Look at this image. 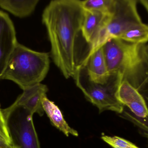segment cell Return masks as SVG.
<instances>
[{
  "instance_id": "17",
  "label": "cell",
  "mask_w": 148,
  "mask_h": 148,
  "mask_svg": "<svg viewBox=\"0 0 148 148\" xmlns=\"http://www.w3.org/2000/svg\"><path fill=\"white\" fill-rule=\"evenodd\" d=\"M101 139L113 148H140L131 142L119 136H103Z\"/></svg>"
},
{
  "instance_id": "3",
  "label": "cell",
  "mask_w": 148,
  "mask_h": 148,
  "mask_svg": "<svg viewBox=\"0 0 148 148\" xmlns=\"http://www.w3.org/2000/svg\"><path fill=\"white\" fill-rule=\"evenodd\" d=\"M49 67V53L32 50L18 43L1 80L12 81L24 90L41 83Z\"/></svg>"
},
{
  "instance_id": "21",
  "label": "cell",
  "mask_w": 148,
  "mask_h": 148,
  "mask_svg": "<svg viewBox=\"0 0 148 148\" xmlns=\"http://www.w3.org/2000/svg\"><path fill=\"white\" fill-rule=\"evenodd\" d=\"M145 51H146V56H147V58L148 60V44L147 45H146V47H145Z\"/></svg>"
},
{
  "instance_id": "18",
  "label": "cell",
  "mask_w": 148,
  "mask_h": 148,
  "mask_svg": "<svg viewBox=\"0 0 148 148\" xmlns=\"http://www.w3.org/2000/svg\"><path fill=\"white\" fill-rule=\"evenodd\" d=\"M0 136L11 145V140L9 134L7 123L3 113L2 109L1 108V106H0Z\"/></svg>"
},
{
  "instance_id": "7",
  "label": "cell",
  "mask_w": 148,
  "mask_h": 148,
  "mask_svg": "<svg viewBox=\"0 0 148 148\" xmlns=\"http://www.w3.org/2000/svg\"><path fill=\"white\" fill-rule=\"evenodd\" d=\"M18 43L12 21L8 14L0 10V80Z\"/></svg>"
},
{
  "instance_id": "16",
  "label": "cell",
  "mask_w": 148,
  "mask_h": 148,
  "mask_svg": "<svg viewBox=\"0 0 148 148\" xmlns=\"http://www.w3.org/2000/svg\"><path fill=\"white\" fill-rule=\"evenodd\" d=\"M116 0H87L82 1L84 9L112 15Z\"/></svg>"
},
{
  "instance_id": "11",
  "label": "cell",
  "mask_w": 148,
  "mask_h": 148,
  "mask_svg": "<svg viewBox=\"0 0 148 148\" xmlns=\"http://www.w3.org/2000/svg\"><path fill=\"white\" fill-rule=\"evenodd\" d=\"M81 63L86 65L87 74L91 81L101 84L108 81L110 74L108 71L102 47L86 56Z\"/></svg>"
},
{
  "instance_id": "12",
  "label": "cell",
  "mask_w": 148,
  "mask_h": 148,
  "mask_svg": "<svg viewBox=\"0 0 148 148\" xmlns=\"http://www.w3.org/2000/svg\"><path fill=\"white\" fill-rule=\"evenodd\" d=\"M42 105L44 112L49 118L53 126L62 132L66 136L70 135L78 136V132L71 128L64 119L60 109L53 102L45 96L42 98Z\"/></svg>"
},
{
  "instance_id": "10",
  "label": "cell",
  "mask_w": 148,
  "mask_h": 148,
  "mask_svg": "<svg viewBox=\"0 0 148 148\" xmlns=\"http://www.w3.org/2000/svg\"><path fill=\"white\" fill-rule=\"evenodd\" d=\"M112 15L97 11L84 9V16L82 27V34L91 47L95 43L103 29Z\"/></svg>"
},
{
  "instance_id": "4",
  "label": "cell",
  "mask_w": 148,
  "mask_h": 148,
  "mask_svg": "<svg viewBox=\"0 0 148 148\" xmlns=\"http://www.w3.org/2000/svg\"><path fill=\"white\" fill-rule=\"evenodd\" d=\"M110 74L108 81L105 84L93 82L89 79L86 65L81 63L77 66L73 78L85 98L98 109L99 113L110 110L121 114L125 106L118 101L116 94L123 76L118 72Z\"/></svg>"
},
{
  "instance_id": "22",
  "label": "cell",
  "mask_w": 148,
  "mask_h": 148,
  "mask_svg": "<svg viewBox=\"0 0 148 148\" xmlns=\"http://www.w3.org/2000/svg\"><path fill=\"white\" fill-rule=\"evenodd\" d=\"M16 148V147H13V146H12V147H11V148Z\"/></svg>"
},
{
  "instance_id": "5",
  "label": "cell",
  "mask_w": 148,
  "mask_h": 148,
  "mask_svg": "<svg viewBox=\"0 0 148 148\" xmlns=\"http://www.w3.org/2000/svg\"><path fill=\"white\" fill-rule=\"evenodd\" d=\"M137 2L135 0H116L112 16L101 31L95 44L90 48L88 55L110 39L118 38L130 28L142 23L137 11Z\"/></svg>"
},
{
  "instance_id": "20",
  "label": "cell",
  "mask_w": 148,
  "mask_h": 148,
  "mask_svg": "<svg viewBox=\"0 0 148 148\" xmlns=\"http://www.w3.org/2000/svg\"><path fill=\"white\" fill-rule=\"evenodd\" d=\"M141 4L145 7L148 12V0H141L140 1Z\"/></svg>"
},
{
  "instance_id": "6",
  "label": "cell",
  "mask_w": 148,
  "mask_h": 148,
  "mask_svg": "<svg viewBox=\"0 0 148 148\" xmlns=\"http://www.w3.org/2000/svg\"><path fill=\"white\" fill-rule=\"evenodd\" d=\"M2 111L12 146L16 148H41L33 114L20 106H10Z\"/></svg>"
},
{
  "instance_id": "19",
  "label": "cell",
  "mask_w": 148,
  "mask_h": 148,
  "mask_svg": "<svg viewBox=\"0 0 148 148\" xmlns=\"http://www.w3.org/2000/svg\"><path fill=\"white\" fill-rule=\"evenodd\" d=\"M11 147V144L0 136V148H10Z\"/></svg>"
},
{
  "instance_id": "1",
  "label": "cell",
  "mask_w": 148,
  "mask_h": 148,
  "mask_svg": "<svg viewBox=\"0 0 148 148\" xmlns=\"http://www.w3.org/2000/svg\"><path fill=\"white\" fill-rule=\"evenodd\" d=\"M84 9L79 0L51 1L42 21L47 28L53 61L66 79L73 77L77 63L76 42L82 31Z\"/></svg>"
},
{
  "instance_id": "14",
  "label": "cell",
  "mask_w": 148,
  "mask_h": 148,
  "mask_svg": "<svg viewBox=\"0 0 148 148\" xmlns=\"http://www.w3.org/2000/svg\"><path fill=\"white\" fill-rule=\"evenodd\" d=\"M39 0H0V8L15 16L24 18L34 12Z\"/></svg>"
},
{
  "instance_id": "9",
  "label": "cell",
  "mask_w": 148,
  "mask_h": 148,
  "mask_svg": "<svg viewBox=\"0 0 148 148\" xmlns=\"http://www.w3.org/2000/svg\"><path fill=\"white\" fill-rule=\"evenodd\" d=\"M48 91V89L46 85L41 83L37 84L23 90V93L10 106L22 107L33 115L37 114L42 116L45 113L42 107V98L47 95Z\"/></svg>"
},
{
  "instance_id": "13",
  "label": "cell",
  "mask_w": 148,
  "mask_h": 148,
  "mask_svg": "<svg viewBox=\"0 0 148 148\" xmlns=\"http://www.w3.org/2000/svg\"><path fill=\"white\" fill-rule=\"evenodd\" d=\"M137 90L144 98L148 109V78ZM121 114V116L134 126L139 134L145 139L148 146V116L145 118L137 117L126 107Z\"/></svg>"
},
{
  "instance_id": "15",
  "label": "cell",
  "mask_w": 148,
  "mask_h": 148,
  "mask_svg": "<svg viewBox=\"0 0 148 148\" xmlns=\"http://www.w3.org/2000/svg\"><path fill=\"white\" fill-rule=\"evenodd\" d=\"M118 38L132 43L145 44L148 41V25L143 23L135 25Z\"/></svg>"
},
{
  "instance_id": "8",
  "label": "cell",
  "mask_w": 148,
  "mask_h": 148,
  "mask_svg": "<svg viewBox=\"0 0 148 148\" xmlns=\"http://www.w3.org/2000/svg\"><path fill=\"white\" fill-rule=\"evenodd\" d=\"M116 97L137 117L145 118L148 116V109L143 96L128 82L123 80L117 90Z\"/></svg>"
},
{
  "instance_id": "2",
  "label": "cell",
  "mask_w": 148,
  "mask_h": 148,
  "mask_svg": "<svg viewBox=\"0 0 148 148\" xmlns=\"http://www.w3.org/2000/svg\"><path fill=\"white\" fill-rule=\"evenodd\" d=\"M146 44L113 38L102 47L110 74L121 73L123 80L138 89L148 78Z\"/></svg>"
}]
</instances>
